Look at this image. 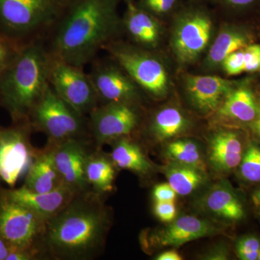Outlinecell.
<instances>
[{"mask_svg":"<svg viewBox=\"0 0 260 260\" xmlns=\"http://www.w3.org/2000/svg\"><path fill=\"white\" fill-rule=\"evenodd\" d=\"M119 1L68 0L50 30L51 56L82 68L91 62L123 30Z\"/></svg>","mask_w":260,"mask_h":260,"instance_id":"6da1fadb","label":"cell"},{"mask_svg":"<svg viewBox=\"0 0 260 260\" xmlns=\"http://www.w3.org/2000/svg\"><path fill=\"white\" fill-rule=\"evenodd\" d=\"M80 195L46 224L43 239L58 259L91 257L104 243L107 212L96 197Z\"/></svg>","mask_w":260,"mask_h":260,"instance_id":"7a4b0ae2","label":"cell"},{"mask_svg":"<svg viewBox=\"0 0 260 260\" xmlns=\"http://www.w3.org/2000/svg\"><path fill=\"white\" fill-rule=\"evenodd\" d=\"M53 56L42 39L23 44L0 75V101L17 123L28 122L30 112L49 85Z\"/></svg>","mask_w":260,"mask_h":260,"instance_id":"3957f363","label":"cell"},{"mask_svg":"<svg viewBox=\"0 0 260 260\" xmlns=\"http://www.w3.org/2000/svg\"><path fill=\"white\" fill-rule=\"evenodd\" d=\"M172 17L171 51L179 66H189L208 51L213 41V14L205 4L190 1L181 5Z\"/></svg>","mask_w":260,"mask_h":260,"instance_id":"277c9868","label":"cell"},{"mask_svg":"<svg viewBox=\"0 0 260 260\" xmlns=\"http://www.w3.org/2000/svg\"><path fill=\"white\" fill-rule=\"evenodd\" d=\"M68 0H0V32L19 42L41 39L51 30Z\"/></svg>","mask_w":260,"mask_h":260,"instance_id":"5b68a950","label":"cell"},{"mask_svg":"<svg viewBox=\"0 0 260 260\" xmlns=\"http://www.w3.org/2000/svg\"><path fill=\"white\" fill-rule=\"evenodd\" d=\"M143 91L155 98L169 93L172 81L167 67L153 52L133 44L116 40L105 48Z\"/></svg>","mask_w":260,"mask_h":260,"instance_id":"8992f818","label":"cell"},{"mask_svg":"<svg viewBox=\"0 0 260 260\" xmlns=\"http://www.w3.org/2000/svg\"><path fill=\"white\" fill-rule=\"evenodd\" d=\"M84 117L64 102L49 85L32 108L28 122L32 127L45 133L50 143L56 144L79 138L85 131Z\"/></svg>","mask_w":260,"mask_h":260,"instance_id":"52a82bcc","label":"cell"},{"mask_svg":"<svg viewBox=\"0 0 260 260\" xmlns=\"http://www.w3.org/2000/svg\"><path fill=\"white\" fill-rule=\"evenodd\" d=\"M49 85L59 97L81 115L98 107L99 97L91 79L82 67L53 57Z\"/></svg>","mask_w":260,"mask_h":260,"instance_id":"ba28073f","label":"cell"},{"mask_svg":"<svg viewBox=\"0 0 260 260\" xmlns=\"http://www.w3.org/2000/svg\"><path fill=\"white\" fill-rule=\"evenodd\" d=\"M46 221L31 210L10 200L0 191V237L10 249H34L43 236Z\"/></svg>","mask_w":260,"mask_h":260,"instance_id":"9c48e42d","label":"cell"},{"mask_svg":"<svg viewBox=\"0 0 260 260\" xmlns=\"http://www.w3.org/2000/svg\"><path fill=\"white\" fill-rule=\"evenodd\" d=\"M30 127L29 122L0 126V181L11 189L28 172L37 155L29 140Z\"/></svg>","mask_w":260,"mask_h":260,"instance_id":"30bf717a","label":"cell"},{"mask_svg":"<svg viewBox=\"0 0 260 260\" xmlns=\"http://www.w3.org/2000/svg\"><path fill=\"white\" fill-rule=\"evenodd\" d=\"M136 104L106 103L90 113V126L98 144L124 138L133 133L140 121Z\"/></svg>","mask_w":260,"mask_h":260,"instance_id":"8fae6325","label":"cell"},{"mask_svg":"<svg viewBox=\"0 0 260 260\" xmlns=\"http://www.w3.org/2000/svg\"><path fill=\"white\" fill-rule=\"evenodd\" d=\"M99 100L136 104L142 89L115 61H95L88 73Z\"/></svg>","mask_w":260,"mask_h":260,"instance_id":"7c38bea8","label":"cell"},{"mask_svg":"<svg viewBox=\"0 0 260 260\" xmlns=\"http://www.w3.org/2000/svg\"><path fill=\"white\" fill-rule=\"evenodd\" d=\"M237 81L216 75H183L182 84L188 101L202 114L216 112Z\"/></svg>","mask_w":260,"mask_h":260,"instance_id":"4fadbf2b","label":"cell"},{"mask_svg":"<svg viewBox=\"0 0 260 260\" xmlns=\"http://www.w3.org/2000/svg\"><path fill=\"white\" fill-rule=\"evenodd\" d=\"M54 161L63 182L77 194H83L89 184L85 177V166L89 155L79 138L53 144Z\"/></svg>","mask_w":260,"mask_h":260,"instance_id":"5bb4252c","label":"cell"},{"mask_svg":"<svg viewBox=\"0 0 260 260\" xmlns=\"http://www.w3.org/2000/svg\"><path fill=\"white\" fill-rule=\"evenodd\" d=\"M255 30L244 24L224 23L210 44L202 67L205 71H215L234 51L255 43Z\"/></svg>","mask_w":260,"mask_h":260,"instance_id":"9a60e30c","label":"cell"},{"mask_svg":"<svg viewBox=\"0 0 260 260\" xmlns=\"http://www.w3.org/2000/svg\"><path fill=\"white\" fill-rule=\"evenodd\" d=\"M3 191L10 200L31 210L47 222L60 213L78 195L64 184L47 193L34 192L24 186Z\"/></svg>","mask_w":260,"mask_h":260,"instance_id":"2e32d148","label":"cell"},{"mask_svg":"<svg viewBox=\"0 0 260 260\" xmlns=\"http://www.w3.org/2000/svg\"><path fill=\"white\" fill-rule=\"evenodd\" d=\"M121 19L123 30H125L132 44L150 51L159 47L164 36L160 19L140 8L135 1L126 4Z\"/></svg>","mask_w":260,"mask_h":260,"instance_id":"e0dca14e","label":"cell"},{"mask_svg":"<svg viewBox=\"0 0 260 260\" xmlns=\"http://www.w3.org/2000/svg\"><path fill=\"white\" fill-rule=\"evenodd\" d=\"M223 120L237 124H252L257 120L259 107L249 80L237 81L216 112Z\"/></svg>","mask_w":260,"mask_h":260,"instance_id":"ac0fdd59","label":"cell"},{"mask_svg":"<svg viewBox=\"0 0 260 260\" xmlns=\"http://www.w3.org/2000/svg\"><path fill=\"white\" fill-rule=\"evenodd\" d=\"M171 223L156 235V242L160 246H180L215 232L210 222L192 215L181 216Z\"/></svg>","mask_w":260,"mask_h":260,"instance_id":"d6986e66","label":"cell"},{"mask_svg":"<svg viewBox=\"0 0 260 260\" xmlns=\"http://www.w3.org/2000/svg\"><path fill=\"white\" fill-rule=\"evenodd\" d=\"M64 184L54 161V148L37 154L29 168L24 186L37 193H47Z\"/></svg>","mask_w":260,"mask_h":260,"instance_id":"ffe728a7","label":"cell"},{"mask_svg":"<svg viewBox=\"0 0 260 260\" xmlns=\"http://www.w3.org/2000/svg\"><path fill=\"white\" fill-rule=\"evenodd\" d=\"M243 155L242 141L235 132L222 130L210 140V160L218 170L227 172L239 167Z\"/></svg>","mask_w":260,"mask_h":260,"instance_id":"44dd1931","label":"cell"},{"mask_svg":"<svg viewBox=\"0 0 260 260\" xmlns=\"http://www.w3.org/2000/svg\"><path fill=\"white\" fill-rule=\"evenodd\" d=\"M204 205L210 212L222 218L238 220L244 217L242 203L232 189L225 186L218 185L210 189L205 195Z\"/></svg>","mask_w":260,"mask_h":260,"instance_id":"7402d4cb","label":"cell"},{"mask_svg":"<svg viewBox=\"0 0 260 260\" xmlns=\"http://www.w3.org/2000/svg\"><path fill=\"white\" fill-rule=\"evenodd\" d=\"M189 122L179 108L167 107L160 109L153 116L150 129L157 139L164 141L186 131Z\"/></svg>","mask_w":260,"mask_h":260,"instance_id":"603a6c76","label":"cell"},{"mask_svg":"<svg viewBox=\"0 0 260 260\" xmlns=\"http://www.w3.org/2000/svg\"><path fill=\"white\" fill-rule=\"evenodd\" d=\"M112 158L103 154L95 153L89 155L85 166V177L89 186L99 192H107L113 189L115 169Z\"/></svg>","mask_w":260,"mask_h":260,"instance_id":"cb8c5ba5","label":"cell"},{"mask_svg":"<svg viewBox=\"0 0 260 260\" xmlns=\"http://www.w3.org/2000/svg\"><path fill=\"white\" fill-rule=\"evenodd\" d=\"M111 158L116 167L138 174H145L151 169L139 146L126 138L118 140L113 148Z\"/></svg>","mask_w":260,"mask_h":260,"instance_id":"d4e9b609","label":"cell"},{"mask_svg":"<svg viewBox=\"0 0 260 260\" xmlns=\"http://www.w3.org/2000/svg\"><path fill=\"white\" fill-rule=\"evenodd\" d=\"M167 179L177 194L186 196L199 187L205 178L200 169L176 164L167 171Z\"/></svg>","mask_w":260,"mask_h":260,"instance_id":"484cf974","label":"cell"},{"mask_svg":"<svg viewBox=\"0 0 260 260\" xmlns=\"http://www.w3.org/2000/svg\"><path fill=\"white\" fill-rule=\"evenodd\" d=\"M168 156L181 165L197 168L203 171V162L198 145L191 140H177L167 147Z\"/></svg>","mask_w":260,"mask_h":260,"instance_id":"4316f807","label":"cell"},{"mask_svg":"<svg viewBox=\"0 0 260 260\" xmlns=\"http://www.w3.org/2000/svg\"><path fill=\"white\" fill-rule=\"evenodd\" d=\"M243 179L249 182L260 181V147L251 144L243 155L240 164Z\"/></svg>","mask_w":260,"mask_h":260,"instance_id":"83f0119b","label":"cell"},{"mask_svg":"<svg viewBox=\"0 0 260 260\" xmlns=\"http://www.w3.org/2000/svg\"><path fill=\"white\" fill-rule=\"evenodd\" d=\"M135 3L160 20L172 16L183 5L182 0H138Z\"/></svg>","mask_w":260,"mask_h":260,"instance_id":"f1b7e54d","label":"cell"},{"mask_svg":"<svg viewBox=\"0 0 260 260\" xmlns=\"http://www.w3.org/2000/svg\"><path fill=\"white\" fill-rule=\"evenodd\" d=\"M23 44L24 43L0 32V75L14 60Z\"/></svg>","mask_w":260,"mask_h":260,"instance_id":"f546056e","label":"cell"},{"mask_svg":"<svg viewBox=\"0 0 260 260\" xmlns=\"http://www.w3.org/2000/svg\"><path fill=\"white\" fill-rule=\"evenodd\" d=\"M260 250L259 239L255 237H245L238 241L237 253L239 259L256 260L258 259Z\"/></svg>","mask_w":260,"mask_h":260,"instance_id":"4dcf8cb0","label":"cell"},{"mask_svg":"<svg viewBox=\"0 0 260 260\" xmlns=\"http://www.w3.org/2000/svg\"><path fill=\"white\" fill-rule=\"evenodd\" d=\"M244 48L229 54L222 62L221 68L228 76H235L244 73Z\"/></svg>","mask_w":260,"mask_h":260,"instance_id":"1f68e13d","label":"cell"},{"mask_svg":"<svg viewBox=\"0 0 260 260\" xmlns=\"http://www.w3.org/2000/svg\"><path fill=\"white\" fill-rule=\"evenodd\" d=\"M244 72L256 73L260 72V44H251L244 48Z\"/></svg>","mask_w":260,"mask_h":260,"instance_id":"d6a6232c","label":"cell"},{"mask_svg":"<svg viewBox=\"0 0 260 260\" xmlns=\"http://www.w3.org/2000/svg\"><path fill=\"white\" fill-rule=\"evenodd\" d=\"M219 5L234 13H245L260 5V0H219Z\"/></svg>","mask_w":260,"mask_h":260,"instance_id":"836d02e7","label":"cell"},{"mask_svg":"<svg viewBox=\"0 0 260 260\" xmlns=\"http://www.w3.org/2000/svg\"><path fill=\"white\" fill-rule=\"evenodd\" d=\"M154 210L156 216L166 223L172 222L177 215V208L174 201L156 202Z\"/></svg>","mask_w":260,"mask_h":260,"instance_id":"e575fe53","label":"cell"},{"mask_svg":"<svg viewBox=\"0 0 260 260\" xmlns=\"http://www.w3.org/2000/svg\"><path fill=\"white\" fill-rule=\"evenodd\" d=\"M177 193L168 184H159L153 191L154 199L156 202L174 201Z\"/></svg>","mask_w":260,"mask_h":260,"instance_id":"d590c367","label":"cell"},{"mask_svg":"<svg viewBox=\"0 0 260 260\" xmlns=\"http://www.w3.org/2000/svg\"><path fill=\"white\" fill-rule=\"evenodd\" d=\"M36 249H10L7 260H30L34 259Z\"/></svg>","mask_w":260,"mask_h":260,"instance_id":"8d00e7d4","label":"cell"},{"mask_svg":"<svg viewBox=\"0 0 260 260\" xmlns=\"http://www.w3.org/2000/svg\"><path fill=\"white\" fill-rule=\"evenodd\" d=\"M157 260H181V256L175 251H169L157 256Z\"/></svg>","mask_w":260,"mask_h":260,"instance_id":"74e56055","label":"cell"},{"mask_svg":"<svg viewBox=\"0 0 260 260\" xmlns=\"http://www.w3.org/2000/svg\"><path fill=\"white\" fill-rule=\"evenodd\" d=\"M10 251V246L0 237V260H7Z\"/></svg>","mask_w":260,"mask_h":260,"instance_id":"f35d334b","label":"cell"},{"mask_svg":"<svg viewBox=\"0 0 260 260\" xmlns=\"http://www.w3.org/2000/svg\"><path fill=\"white\" fill-rule=\"evenodd\" d=\"M191 2H194V3H201V4H213L218 5L219 0H190Z\"/></svg>","mask_w":260,"mask_h":260,"instance_id":"ab89813d","label":"cell"},{"mask_svg":"<svg viewBox=\"0 0 260 260\" xmlns=\"http://www.w3.org/2000/svg\"><path fill=\"white\" fill-rule=\"evenodd\" d=\"M252 129L256 133L258 136L260 137V119H257L251 124Z\"/></svg>","mask_w":260,"mask_h":260,"instance_id":"60d3db41","label":"cell"},{"mask_svg":"<svg viewBox=\"0 0 260 260\" xmlns=\"http://www.w3.org/2000/svg\"><path fill=\"white\" fill-rule=\"evenodd\" d=\"M254 200L256 204L260 205V190L256 191L254 194Z\"/></svg>","mask_w":260,"mask_h":260,"instance_id":"b9f144b4","label":"cell"},{"mask_svg":"<svg viewBox=\"0 0 260 260\" xmlns=\"http://www.w3.org/2000/svg\"><path fill=\"white\" fill-rule=\"evenodd\" d=\"M123 1H124L126 5L128 4V3H133V2H135V0H123Z\"/></svg>","mask_w":260,"mask_h":260,"instance_id":"7bdbcfd3","label":"cell"},{"mask_svg":"<svg viewBox=\"0 0 260 260\" xmlns=\"http://www.w3.org/2000/svg\"><path fill=\"white\" fill-rule=\"evenodd\" d=\"M257 259L260 260V250H259V256H258V259Z\"/></svg>","mask_w":260,"mask_h":260,"instance_id":"ee69618b","label":"cell"}]
</instances>
